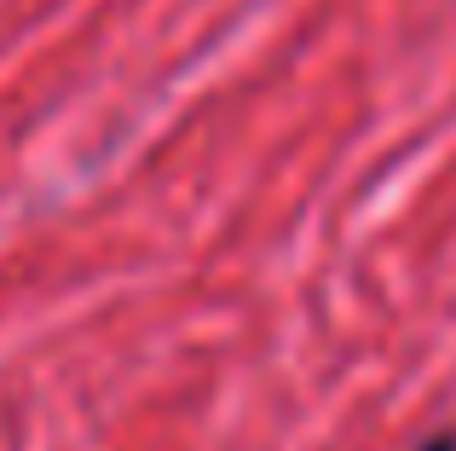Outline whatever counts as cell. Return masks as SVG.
I'll list each match as a JSON object with an SVG mask.
<instances>
[{
	"mask_svg": "<svg viewBox=\"0 0 456 451\" xmlns=\"http://www.w3.org/2000/svg\"><path fill=\"white\" fill-rule=\"evenodd\" d=\"M422 451H456V434H439V440H428Z\"/></svg>",
	"mask_w": 456,
	"mask_h": 451,
	"instance_id": "1",
	"label": "cell"
}]
</instances>
